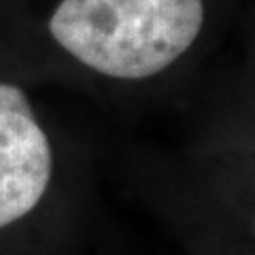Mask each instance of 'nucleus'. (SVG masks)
Listing matches in <instances>:
<instances>
[{
  "label": "nucleus",
  "mask_w": 255,
  "mask_h": 255,
  "mask_svg": "<svg viewBox=\"0 0 255 255\" xmlns=\"http://www.w3.org/2000/svg\"><path fill=\"white\" fill-rule=\"evenodd\" d=\"M204 26L202 0H60L49 34L94 73L147 79L172 66Z\"/></svg>",
  "instance_id": "1"
},
{
  "label": "nucleus",
  "mask_w": 255,
  "mask_h": 255,
  "mask_svg": "<svg viewBox=\"0 0 255 255\" xmlns=\"http://www.w3.org/2000/svg\"><path fill=\"white\" fill-rule=\"evenodd\" d=\"M53 172L49 138L26 92L0 81V230L43 200Z\"/></svg>",
  "instance_id": "2"
}]
</instances>
